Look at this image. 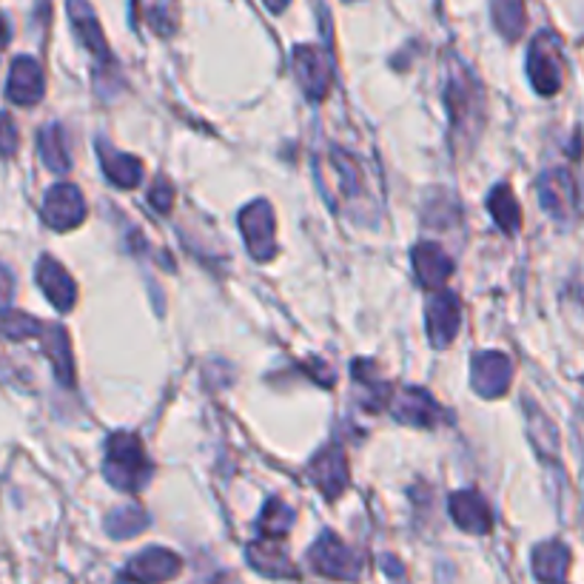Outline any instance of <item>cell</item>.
Segmentation results:
<instances>
[{
  "label": "cell",
  "mask_w": 584,
  "mask_h": 584,
  "mask_svg": "<svg viewBox=\"0 0 584 584\" xmlns=\"http://www.w3.org/2000/svg\"><path fill=\"white\" fill-rule=\"evenodd\" d=\"M106 479L123 493H140L151 479V462L135 434H112L106 442Z\"/></svg>",
  "instance_id": "1"
},
{
  "label": "cell",
  "mask_w": 584,
  "mask_h": 584,
  "mask_svg": "<svg viewBox=\"0 0 584 584\" xmlns=\"http://www.w3.org/2000/svg\"><path fill=\"white\" fill-rule=\"evenodd\" d=\"M527 78L534 83V89L545 98H553L564 83V51L562 41L553 32H541L536 41L530 43L527 51Z\"/></svg>",
  "instance_id": "2"
},
{
  "label": "cell",
  "mask_w": 584,
  "mask_h": 584,
  "mask_svg": "<svg viewBox=\"0 0 584 584\" xmlns=\"http://www.w3.org/2000/svg\"><path fill=\"white\" fill-rule=\"evenodd\" d=\"M308 562L317 573L328 579H340V582H354L363 570V559L351 545L340 539L334 534H322L320 539L313 541L308 550Z\"/></svg>",
  "instance_id": "3"
},
{
  "label": "cell",
  "mask_w": 584,
  "mask_h": 584,
  "mask_svg": "<svg viewBox=\"0 0 584 584\" xmlns=\"http://www.w3.org/2000/svg\"><path fill=\"white\" fill-rule=\"evenodd\" d=\"M541 208L559 222H573L579 217V183L568 169H550L539 178Z\"/></svg>",
  "instance_id": "4"
},
{
  "label": "cell",
  "mask_w": 584,
  "mask_h": 584,
  "mask_svg": "<svg viewBox=\"0 0 584 584\" xmlns=\"http://www.w3.org/2000/svg\"><path fill=\"white\" fill-rule=\"evenodd\" d=\"M240 231L245 240V249L254 260L265 263L277 254V234H274V211L265 199H256L251 206L242 208Z\"/></svg>",
  "instance_id": "5"
},
{
  "label": "cell",
  "mask_w": 584,
  "mask_h": 584,
  "mask_svg": "<svg viewBox=\"0 0 584 584\" xmlns=\"http://www.w3.org/2000/svg\"><path fill=\"white\" fill-rule=\"evenodd\" d=\"M294 75H297L306 98L313 100V103L325 100V94L331 92V83H334L331 57L317 49V46H297L294 49Z\"/></svg>",
  "instance_id": "6"
},
{
  "label": "cell",
  "mask_w": 584,
  "mask_h": 584,
  "mask_svg": "<svg viewBox=\"0 0 584 584\" xmlns=\"http://www.w3.org/2000/svg\"><path fill=\"white\" fill-rule=\"evenodd\" d=\"M43 222L55 231H71L78 228L85 217V203L78 185L57 183L46 192L43 199Z\"/></svg>",
  "instance_id": "7"
},
{
  "label": "cell",
  "mask_w": 584,
  "mask_h": 584,
  "mask_svg": "<svg viewBox=\"0 0 584 584\" xmlns=\"http://www.w3.org/2000/svg\"><path fill=\"white\" fill-rule=\"evenodd\" d=\"M513 382V363L511 356L499 351H482L470 363V385L473 391L484 399L502 397Z\"/></svg>",
  "instance_id": "8"
},
{
  "label": "cell",
  "mask_w": 584,
  "mask_h": 584,
  "mask_svg": "<svg viewBox=\"0 0 584 584\" xmlns=\"http://www.w3.org/2000/svg\"><path fill=\"white\" fill-rule=\"evenodd\" d=\"M391 413L402 425L411 427H434L445 420L439 402L425 388H399L391 393Z\"/></svg>",
  "instance_id": "9"
},
{
  "label": "cell",
  "mask_w": 584,
  "mask_h": 584,
  "mask_svg": "<svg viewBox=\"0 0 584 584\" xmlns=\"http://www.w3.org/2000/svg\"><path fill=\"white\" fill-rule=\"evenodd\" d=\"M462 325V308H459V299L454 291L442 288L431 297L427 302V340L434 348H445L450 345Z\"/></svg>",
  "instance_id": "10"
},
{
  "label": "cell",
  "mask_w": 584,
  "mask_h": 584,
  "mask_svg": "<svg viewBox=\"0 0 584 584\" xmlns=\"http://www.w3.org/2000/svg\"><path fill=\"white\" fill-rule=\"evenodd\" d=\"M180 573V556L165 548H149L137 553L126 564L128 582L135 584H163Z\"/></svg>",
  "instance_id": "11"
},
{
  "label": "cell",
  "mask_w": 584,
  "mask_h": 584,
  "mask_svg": "<svg viewBox=\"0 0 584 584\" xmlns=\"http://www.w3.org/2000/svg\"><path fill=\"white\" fill-rule=\"evenodd\" d=\"M35 279L37 285H41V291L46 294V299H49L57 311L66 313L75 308V302H78V285H75V279L69 277V271L57 263V260L43 256L41 263H37Z\"/></svg>",
  "instance_id": "12"
},
{
  "label": "cell",
  "mask_w": 584,
  "mask_h": 584,
  "mask_svg": "<svg viewBox=\"0 0 584 584\" xmlns=\"http://www.w3.org/2000/svg\"><path fill=\"white\" fill-rule=\"evenodd\" d=\"M46 80H43V69L35 57H18L9 71L7 83V98L12 100L14 106H35L37 100L43 98Z\"/></svg>",
  "instance_id": "13"
},
{
  "label": "cell",
  "mask_w": 584,
  "mask_h": 584,
  "mask_svg": "<svg viewBox=\"0 0 584 584\" xmlns=\"http://www.w3.org/2000/svg\"><path fill=\"white\" fill-rule=\"evenodd\" d=\"M413 271H416V279H420L422 288L427 291H442L445 283L454 274V263H450V256L445 254L442 245L436 242H420L416 249H413Z\"/></svg>",
  "instance_id": "14"
},
{
  "label": "cell",
  "mask_w": 584,
  "mask_h": 584,
  "mask_svg": "<svg viewBox=\"0 0 584 584\" xmlns=\"http://www.w3.org/2000/svg\"><path fill=\"white\" fill-rule=\"evenodd\" d=\"M308 473H311V482L328 499H336L348 488V459H345L340 448L320 450L308 465Z\"/></svg>",
  "instance_id": "15"
},
{
  "label": "cell",
  "mask_w": 584,
  "mask_h": 584,
  "mask_svg": "<svg viewBox=\"0 0 584 584\" xmlns=\"http://www.w3.org/2000/svg\"><path fill=\"white\" fill-rule=\"evenodd\" d=\"M450 516L462 530L468 534L484 536L493 530V511L491 505L484 502L482 493L477 491H459L450 496Z\"/></svg>",
  "instance_id": "16"
},
{
  "label": "cell",
  "mask_w": 584,
  "mask_h": 584,
  "mask_svg": "<svg viewBox=\"0 0 584 584\" xmlns=\"http://www.w3.org/2000/svg\"><path fill=\"white\" fill-rule=\"evenodd\" d=\"M131 18L157 37H171L180 26V7L178 0H131Z\"/></svg>",
  "instance_id": "17"
},
{
  "label": "cell",
  "mask_w": 584,
  "mask_h": 584,
  "mask_svg": "<svg viewBox=\"0 0 584 584\" xmlns=\"http://www.w3.org/2000/svg\"><path fill=\"white\" fill-rule=\"evenodd\" d=\"M69 18L75 32H78L80 43L92 51L94 60H98V64H112V51H108L106 37L100 32V23L98 18H94L92 7H89L85 0H69Z\"/></svg>",
  "instance_id": "18"
},
{
  "label": "cell",
  "mask_w": 584,
  "mask_h": 584,
  "mask_svg": "<svg viewBox=\"0 0 584 584\" xmlns=\"http://www.w3.org/2000/svg\"><path fill=\"white\" fill-rule=\"evenodd\" d=\"M445 100H448V112L456 126L459 123H470L473 114L482 112V106H479V85L470 80L468 71H454L450 75Z\"/></svg>",
  "instance_id": "19"
},
{
  "label": "cell",
  "mask_w": 584,
  "mask_h": 584,
  "mask_svg": "<svg viewBox=\"0 0 584 584\" xmlns=\"http://www.w3.org/2000/svg\"><path fill=\"white\" fill-rule=\"evenodd\" d=\"M37 340H41L43 351H46V356H49V363L55 365L57 379H60L66 388H71V385H75V365H71V345H69V336H66L64 328L46 325Z\"/></svg>",
  "instance_id": "20"
},
{
  "label": "cell",
  "mask_w": 584,
  "mask_h": 584,
  "mask_svg": "<svg viewBox=\"0 0 584 584\" xmlns=\"http://www.w3.org/2000/svg\"><path fill=\"white\" fill-rule=\"evenodd\" d=\"M570 570V550L562 541H545L534 553V573L545 584H562Z\"/></svg>",
  "instance_id": "21"
},
{
  "label": "cell",
  "mask_w": 584,
  "mask_h": 584,
  "mask_svg": "<svg viewBox=\"0 0 584 584\" xmlns=\"http://www.w3.org/2000/svg\"><path fill=\"white\" fill-rule=\"evenodd\" d=\"M249 562L254 564L260 573L271 579H285V576H297V570H294L291 559L285 556V550L279 548L277 539H265L256 541L249 548Z\"/></svg>",
  "instance_id": "22"
},
{
  "label": "cell",
  "mask_w": 584,
  "mask_h": 584,
  "mask_svg": "<svg viewBox=\"0 0 584 584\" xmlns=\"http://www.w3.org/2000/svg\"><path fill=\"white\" fill-rule=\"evenodd\" d=\"M98 151L103 171H106V178L112 180L114 185H121V188H135V185H140L142 163L137 157L117 154V151H112L108 146H103V142H98Z\"/></svg>",
  "instance_id": "23"
},
{
  "label": "cell",
  "mask_w": 584,
  "mask_h": 584,
  "mask_svg": "<svg viewBox=\"0 0 584 584\" xmlns=\"http://www.w3.org/2000/svg\"><path fill=\"white\" fill-rule=\"evenodd\" d=\"M37 151H41L46 169H51L55 174H66L71 169L69 149H66V135L60 126H46L37 135Z\"/></svg>",
  "instance_id": "24"
},
{
  "label": "cell",
  "mask_w": 584,
  "mask_h": 584,
  "mask_svg": "<svg viewBox=\"0 0 584 584\" xmlns=\"http://www.w3.org/2000/svg\"><path fill=\"white\" fill-rule=\"evenodd\" d=\"M149 527V516L140 505H121L108 513L106 530L112 539H131V536L142 534Z\"/></svg>",
  "instance_id": "25"
},
{
  "label": "cell",
  "mask_w": 584,
  "mask_h": 584,
  "mask_svg": "<svg viewBox=\"0 0 584 584\" xmlns=\"http://www.w3.org/2000/svg\"><path fill=\"white\" fill-rule=\"evenodd\" d=\"M493 23L505 41H519L527 26V12L522 0H493Z\"/></svg>",
  "instance_id": "26"
},
{
  "label": "cell",
  "mask_w": 584,
  "mask_h": 584,
  "mask_svg": "<svg viewBox=\"0 0 584 584\" xmlns=\"http://www.w3.org/2000/svg\"><path fill=\"white\" fill-rule=\"evenodd\" d=\"M46 322L35 320L23 311H0V336L12 342L37 340L43 334Z\"/></svg>",
  "instance_id": "27"
},
{
  "label": "cell",
  "mask_w": 584,
  "mask_h": 584,
  "mask_svg": "<svg viewBox=\"0 0 584 584\" xmlns=\"http://www.w3.org/2000/svg\"><path fill=\"white\" fill-rule=\"evenodd\" d=\"M491 214L505 234H516V231H519V226H522L519 203L513 199V192L507 188V185H499L496 192L491 194Z\"/></svg>",
  "instance_id": "28"
},
{
  "label": "cell",
  "mask_w": 584,
  "mask_h": 584,
  "mask_svg": "<svg viewBox=\"0 0 584 584\" xmlns=\"http://www.w3.org/2000/svg\"><path fill=\"white\" fill-rule=\"evenodd\" d=\"M291 525H294L291 507L283 505L279 499H271L263 511V519H260V530L265 534V539H283Z\"/></svg>",
  "instance_id": "29"
},
{
  "label": "cell",
  "mask_w": 584,
  "mask_h": 584,
  "mask_svg": "<svg viewBox=\"0 0 584 584\" xmlns=\"http://www.w3.org/2000/svg\"><path fill=\"white\" fill-rule=\"evenodd\" d=\"M14 149H18V128L12 126L7 114L0 117V154L12 157Z\"/></svg>",
  "instance_id": "30"
},
{
  "label": "cell",
  "mask_w": 584,
  "mask_h": 584,
  "mask_svg": "<svg viewBox=\"0 0 584 584\" xmlns=\"http://www.w3.org/2000/svg\"><path fill=\"white\" fill-rule=\"evenodd\" d=\"M149 199H151V203H154L157 211H169L171 199H174V192H171V188L165 183H160V185H157V188H151Z\"/></svg>",
  "instance_id": "31"
},
{
  "label": "cell",
  "mask_w": 584,
  "mask_h": 584,
  "mask_svg": "<svg viewBox=\"0 0 584 584\" xmlns=\"http://www.w3.org/2000/svg\"><path fill=\"white\" fill-rule=\"evenodd\" d=\"M12 291H14L12 271L3 268V265H0V302H7V299L12 297Z\"/></svg>",
  "instance_id": "32"
},
{
  "label": "cell",
  "mask_w": 584,
  "mask_h": 584,
  "mask_svg": "<svg viewBox=\"0 0 584 584\" xmlns=\"http://www.w3.org/2000/svg\"><path fill=\"white\" fill-rule=\"evenodd\" d=\"M288 3H291V0H265V7H268L271 12H283Z\"/></svg>",
  "instance_id": "33"
},
{
  "label": "cell",
  "mask_w": 584,
  "mask_h": 584,
  "mask_svg": "<svg viewBox=\"0 0 584 584\" xmlns=\"http://www.w3.org/2000/svg\"><path fill=\"white\" fill-rule=\"evenodd\" d=\"M7 41H9V28H7V23L0 21V51H3V46H7Z\"/></svg>",
  "instance_id": "34"
}]
</instances>
